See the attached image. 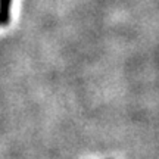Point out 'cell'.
Returning a JSON list of instances; mask_svg holds the SVG:
<instances>
[{"instance_id": "obj_1", "label": "cell", "mask_w": 159, "mask_h": 159, "mask_svg": "<svg viewBox=\"0 0 159 159\" xmlns=\"http://www.w3.org/2000/svg\"><path fill=\"white\" fill-rule=\"evenodd\" d=\"M12 0H0V25H7L11 22Z\"/></svg>"}]
</instances>
